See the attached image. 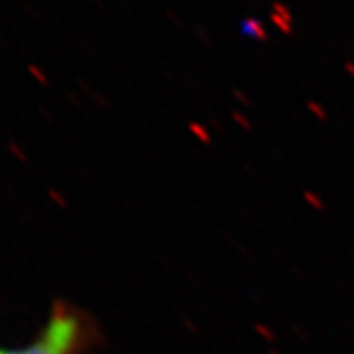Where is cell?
Listing matches in <instances>:
<instances>
[{
  "label": "cell",
  "instance_id": "obj_1",
  "mask_svg": "<svg viewBox=\"0 0 354 354\" xmlns=\"http://www.w3.org/2000/svg\"><path fill=\"white\" fill-rule=\"evenodd\" d=\"M83 338L85 328L80 317L68 310H56L35 342L22 349L0 351V354H77Z\"/></svg>",
  "mask_w": 354,
  "mask_h": 354
}]
</instances>
